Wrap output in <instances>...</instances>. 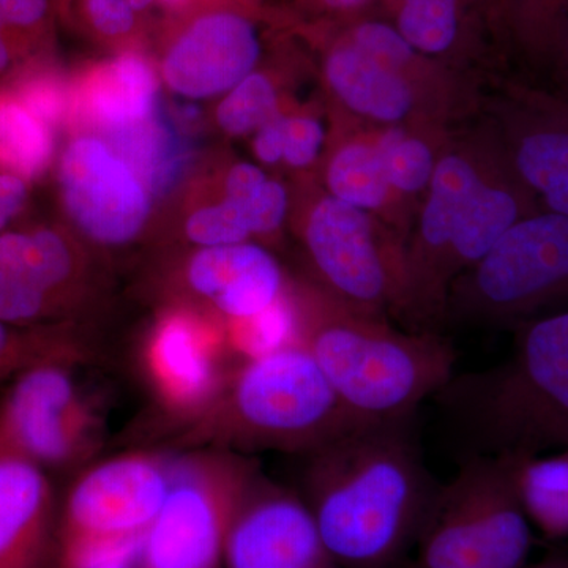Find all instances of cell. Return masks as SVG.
<instances>
[{
    "label": "cell",
    "mask_w": 568,
    "mask_h": 568,
    "mask_svg": "<svg viewBox=\"0 0 568 568\" xmlns=\"http://www.w3.org/2000/svg\"><path fill=\"white\" fill-rule=\"evenodd\" d=\"M540 211L487 118L455 129L407 233L398 323L440 332L452 284Z\"/></svg>",
    "instance_id": "obj_1"
},
{
    "label": "cell",
    "mask_w": 568,
    "mask_h": 568,
    "mask_svg": "<svg viewBox=\"0 0 568 568\" xmlns=\"http://www.w3.org/2000/svg\"><path fill=\"white\" fill-rule=\"evenodd\" d=\"M414 418L365 422L306 454L302 497L342 568H395L414 547L439 485Z\"/></svg>",
    "instance_id": "obj_2"
},
{
    "label": "cell",
    "mask_w": 568,
    "mask_h": 568,
    "mask_svg": "<svg viewBox=\"0 0 568 568\" xmlns=\"http://www.w3.org/2000/svg\"><path fill=\"white\" fill-rule=\"evenodd\" d=\"M499 364L435 395L465 457H534L568 448V310L515 328Z\"/></svg>",
    "instance_id": "obj_3"
},
{
    "label": "cell",
    "mask_w": 568,
    "mask_h": 568,
    "mask_svg": "<svg viewBox=\"0 0 568 568\" xmlns=\"http://www.w3.org/2000/svg\"><path fill=\"white\" fill-rule=\"evenodd\" d=\"M293 302L297 342L361 422L414 417L455 375L457 353L440 332L402 331L387 317L339 304L320 287L293 295Z\"/></svg>",
    "instance_id": "obj_4"
},
{
    "label": "cell",
    "mask_w": 568,
    "mask_h": 568,
    "mask_svg": "<svg viewBox=\"0 0 568 568\" xmlns=\"http://www.w3.org/2000/svg\"><path fill=\"white\" fill-rule=\"evenodd\" d=\"M308 36L339 118L358 125L458 129L487 100L480 78L422 54L381 13Z\"/></svg>",
    "instance_id": "obj_5"
},
{
    "label": "cell",
    "mask_w": 568,
    "mask_h": 568,
    "mask_svg": "<svg viewBox=\"0 0 568 568\" xmlns=\"http://www.w3.org/2000/svg\"><path fill=\"white\" fill-rule=\"evenodd\" d=\"M213 406L220 435L246 448L306 455L365 424L339 402L301 343L242 358Z\"/></svg>",
    "instance_id": "obj_6"
},
{
    "label": "cell",
    "mask_w": 568,
    "mask_h": 568,
    "mask_svg": "<svg viewBox=\"0 0 568 568\" xmlns=\"http://www.w3.org/2000/svg\"><path fill=\"white\" fill-rule=\"evenodd\" d=\"M568 310V215L540 211L511 226L458 276L444 325L510 328Z\"/></svg>",
    "instance_id": "obj_7"
},
{
    "label": "cell",
    "mask_w": 568,
    "mask_h": 568,
    "mask_svg": "<svg viewBox=\"0 0 568 568\" xmlns=\"http://www.w3.org/2000/svg\"><path fill=\"white\" fill-rule=\"evenodd\" d=\"M413 548L414 568H525L532 526L507 458H463L437 485Z\"/></svg>",
    "instance_id": "obj_8"
},
{
    "label": "cell",
    "mask_w": 568,
    "mask_h": 568,
    "mask_svg": "<svg viewBox=\"0 0 568 568\" xmlns=\"http://www.w3.org/2000/svg\"><path fill=\"white\" fill-rule=\"evenodd\" d=\"M302 241L323 293L357 312L399 320L405 280L402 235L324 190L306 212Z\"/></svg>",
    "instance_id": "obj_9"
},
{
    "label": "cell",
    "mask_w": 568,
    "mask_h": 568,
    "mask_svg": "<svg viewBox=\"0 0 568 568\" xmlns=\"http://www.w3.org/2000/svg\"><path fill=\"white\" fill-rule=\"evenodd\" d=\"M256 470L237 458L170 467V489L142 541L141 568H220Z\"/></svg>",
    "instance_id": "obj_10"
},
{
    "label": "cell",
    "mask_w": 568,
    "mask_h": 568,
    "mask_svg": "<svg viewBox=\"0 0 568 568\" xmlns=\"http://www.w3.org/2000/svg\"><path fill=\"white\" fill-rule=\"evenodd\" d=\"M170 489V467L142 455L111 458L71 487L59 525V551L89 541L144 538Z\"/></svg>",
    "instance_id": "obj_11"
},
{
    "label": "cell",
    "mask_w": 568,
    "mask_h": 568,
    "mask_svg": "<svg viewBox=\"0 0 568 568\" xmlns=\"http://www.w3.org/2000/svg\"><path fill=\"white\" fill-rule=\"evenodd\" d=\"M71 362H47L14 377L0 405V458L63 466L88 448L91 422Z\"/></svg>",
    "instance_id": "obj_12"
},
{
    "label": "cell",
    "mask_w": 568,
    "mask_h": 568,
    "mask_svg": "<svg viewBox=\"0 0 568 568\" xmlns=\"http://www.w3.org/2000/svg\"><path fill=\"white\" fill-rule=\"evenodd\" d=\"M503 84L485 100V118L541 209L568 215V97L521 81Z\"/></svg>",
    "instance_id": "obj_13"
},
{
    "label": "cell",
    "mask_w": 568,
    "mask_h": 568,
    "mask_svg": "<svg viewBox=\"0 0 568 568\" xmlns=\"http://www.w3.org/2000/svg\"><path fill=\"white\" fill-rule=\"evenodd\" d=\"M173 32L163 55V77L173 91L205 99L231 91L263 58L254 11L231 6L197 7Z\"/></svg>",
    "instance_id": "obj_14"
},
{
    "label": "cell",
    "mask_w": 568,
    "mask_h": 568,
    "mask_svg": "<svg viewBox=\"0 0 568 568\" xmlns=\"http://www.w3.org/2000/svg\"><path fill=\"white\" fill-rule=\"evenodd\" d=\"M379 13L422 54L480 78L508 61L504 0H381Z\"/></svg>",
    "instance_id": "obj_15"
},
{
    "label": "cell",
    "mask_w": 568,
    "mask_h": 568,
    "mask_svg": "<svg viewBox=\"0 0 568 568\" xmlns=\"http://www.w3.org/2000/svg\"><path fill=\"white\" fill-rule=\"evenodd\" d=\"M226 568H342L304 497L254 478L226 538Z\"/></svg>",
    "instance_id": "obj_16"
},
{
    "label": "cell",
    "mask_w": 568,
    "mask_h": 568,
    "mask_svg": "<svg viewBox=\"0 0 568 568\" xmlns=\"http://www.w3.org/2000/svg\"><path fill=\"white\" fill-rule=\"evenodd\" d=\"M61 183L71 220L99 244H126L148 220L144 189L103 142L92 138L71 142L63 153Z\"/></svg>",
    "instance_id": "obj_17"
},
{
    "label": "cell",
    "mask_w": 568,
    "mask_h": 568,
    "mask_svg": "<svg viewBox=\"0 0 568 568\" xmlns=\"http://www.w3.org/2000/svg\"><path fill=\"white\" fill-rule=\"evenodd\" d=\"M227 334L190 315L160 320L142 353L145 375L166 409L189 416L211 409L226 384Z\"/></svg>",
    "instance_id": "obj_18"
},
{
    "label": "cell",
    "mask_w": 568,
    "mask_h": 568,
    "mask_svg": "<svg viewBox=\"0 0 568 568\" xmlns=\"http://www.w3.org/2000/svg\"><path fill=\"white\" fill-rule=\"evenodd\" d=\"M59 525L43 467L0 458V568H58Z\"/></svg>",
    "instance_id": "obj_19"
},
{
    "label": "cell",
    "mask_w": 568,
    "mask_h": 568,
    "mask_svg": "<svg viewBox=\"0 0 568 568\" xmlns=\"http://www.w3.org/2000/svg\"><path fill=\"white\" fill-rule=\"evenodd\" d=\"M186 280L231 323L260 315L286 294L275 257L248 242L204 246L190 261Z\"/></svg>",
    "instance_id": "obj_20"
},
{
    "label": "cell",
    "mask_w": 568,
    "mask_h": 568,
    "mask_svg": "<svg viewBox=\"0 0 568 568\" xmlns=\"http://www.w3.org/2000/svg\"><path fill=\"white\" fill-rule=\"evenodd\" d=\"M73 271L69 245L52 231L0 235V321L20 325L47 315Z\"/></svg>",
    "instance_id": "obj_21"
},
{
    "label": "cell",
    "mask_w": 568,
    "mask_h": 568,
    "mask_svg": "<svg viewBox=\"0 0 568 568\" xmlns=\"http://www.w3.org/2000/svg\"><path fill=\"white\" fill-rule=\"evenodd\" d=\"M324 189L376 216L406 241L417 211L392 189L373 126L339 118L338 134L324 164Z\"/></svg>",
    "instance_id": "obj_22"
},
{
    "label": "cell",
    "mask_w": 568,
    "mask_h": 568,
    "mask_svg": "<svg viewBox=\"0 0 568 568\" xmlns=\"http://www.w3.org/2000/svg\"><path fill=\"white\" fill-rule=\"evenodd\" d=\"M454 130L436 125L376 129L388 182L394 192L416 211Z\"/></svg>",
    "instance_id": "obj_23"
},
{
    "label": "cell",
    "mask_w": 568,
    "mask_h": 568,
    "mask_svg": "<svg viewBox=\"0 0 568 568\" xmlns=\"http://www.w3.org/2000/svg\"><path fill=\"white\" fill-rule=\"evenodd\" d=\"M88 84L89 110L104 125L129 130L151 114L155 78L148 62L134 52L104 63Z\"/></svg>",
    "instance_id": "obj_24"
},
{
    "label": "cell",
    "mask_w": 568,
    "mask_h": 568,
    "mask_svg": "<svg viewBox=\"0 0 568 568\" xmlns=\"http://www.w3.org/2000/svg\"><path fill=\"white\" fill-rule=\"evenodd\" d=\"M507 458L530 526L549 540L568 537V448L534 457Z\"/></svg>",
    "instance_id": "obj_25"
},
{
    "label": "cell",
    "mask_w": 568,
    "mask_h": 568,
    "mask_svg": "<svg viewBox=\"0 0 568 568\" xmlns=\"http://www.w3.org/2000/svg\"><path fill=\"white\" fill-rule=\"evenodd\" d=\"M510 58L549 71L568 24V0H504Z\"/></svg>",
    "instance_id": "obj_26"
},
{
    "label": "cell",
    "mask_w": 568,
    "mask_h": 568,
    "mask_svg": "<svg viewBox=\"0 0 568 568\" xmlns=\"http://www.w3.org/2000/svg\"><path fill=\"white\" fill-rule=\"evenodd\" d=\"M52 152L50 130L18 104L0 103V162L26 178L44 170Z\"/></svg>",
    "instance_id": "obj_27"
},
{
    "label": "cell",
    "mask_w": 568,
    "mask_h": 568,
    "mask_svg": "<svg viewBox=\"0 0 568 568\" xmlns=\"http://www.w3.org/2000/svg\"><path fill=\"white\" fill-rule=\"evenodd\" d=\"M280 112L275 81L256 69L231 89L216 111V119L224 132L242 136L257 132Z\"/></svg>",
    "instance_id": "obj_28"
},
{
    "label": "cell",
    "mask_w": 568,
    "mask_h": 568,
    "mask_svg": "<svg viewBox=\"0 0 568 568\" xmlns=\"http://www.w3.org/2000/svg\"><path fill=\"white\" fill-rule=\"evenodd\" d=\"M80 354L63 338L22 334L14 324L0 321V383L47 362L77 361Z\"/></svg>",
    "instance_id": "obj_29"
},
{
    "label": "cell",
    "mask_w": 568,
    "mask_h": 568,
    "mask_svg": "<svg viewBox=\"0 0 568 568\" xmlns=\"http://www.w3.org/2000/svg\"><path fill=\"white\" fill-rule=\"evenodd\" d=\"M186 235L201 246H222L244 244L253 233L244 205L224 200L193 213L186 222Z\"/></svg>",
    "instance_id": "obj_30"
},
{
    "label": "cell",
    "mask_w": 568,
    "mask_h": 568,
    "mask_svg": "<svg viewBox=\"0 0 568 568\" xmlns=\"http://www.w3.org/2000/svg\"><path fill=\"white\" fill-rule=\"evenodd\" d=\"M159 0H82L88 24L106 40H125L141 26V18Z\"/></svg>",
    "instance_id": "obj_31"
},
{
    "label": "cell",
    "mask_w": 568,
    "mask_h": 568,
    "mask_svg": "<svg viewBox=\"0 0 568 568\" xmlns=\"http://www.w3.org/2000/svg\"><path fill=\"white\" fill-rule=\"evenodd\" d=\"M298 24L305 32L336 28L379 13L381 0H291Z\"/></svg>",
    "instance_id": "obj_32"
},
{
    "label": "cell",
    "mask_w": 568,
    "mask_h": 568,
    "mask_svg": "<svg viewBox=\"0 0 568 568\" xmlns=\"http://www.w3.org/2000/svg\"><path fill=\"white\" fill-rule=\"evenodd\" d=\"M325 142H327V130L320 119L313 115L286 114L283 162L287 166L297 168V170L312 166L320 159Z\"/></svg>",
    "instance_id": "obj_33"
},
{
    "label": "cell",
    "mask_w": 568,
    "mask_h": 568,
    "mask_svg": "<svg viewBox=\"0 0 568 568\" xmlns=\"http://www.w3.org/2000/svg\"><path fill=\"white\" fill-rule=\"evenodd\" d=\"M245 209L253 235L274 234L286 220L290 211V193L282 183L268 179Z\"/></svg>",
    "instance_id": "obj_34"
},
{
    "label": "cell",
    "mask_w": 568,
    "mask_h": 568,
    "mask_svg": "<svg viewBox=\"0 0 568 568\" xmlns=\"http://www.w3.org/2000/svg\"><path fill=\"white\" fill-rule=\"evenodd\" d=\"M26 110L40 122H55L65 110V95L62 88L51 81L33 82L24 92Z\"/></svg>",
    "instance_id": "obj_35"
},
{
    "label": "cell",
    "mask_w": 568,
    "mask_h": 568,
    "mask_svg": "<svg viewBox=\"0 0 568 568\" xmlns=\"http://www.w3.org/2000/svg\"><path fill=\"white\" fill-rule=\"evenodd\" d=\"M50 0H0V17L7 29L31 31L47 22Z\"/></svg>",
    "instance_id": "obj_36"
},
{
    "label": "cell",
    "mask_w": 568,
    "mask_h": 568,
    "mask_svg": "<svg viewBox=\"0 0 568 568\" xmlns=\"http://www.w3.org/2000/svg\"><path fill=\"white\" fill-rule=\"evenodd\" d=\"M267 175L252 163L235 164L226 179V200L245 205L256 196L267 182Z\"/></svg>",
    "instance_id": "obj_37"
},
{
    "label": "cell",
    "mask_w": 568,
    "mask_h": 568,
    "mask_svg": "<svg viewBox=\"0 0 568 568\" xmlns=\"http://www.w3.org/2000/svg\"><path fill=\"white\" fill-rule=\"evenodd\" d=\"M284 126H286V114L280 112L257 130L253 148L261 162L265 164L283 162Z\"/></svg>",
    "instance_id": "obj_38"
},
{
    "label": "cell",
    "mask_w": 568,
    "mask_h": 568,
    "mask_svg": "<svg viewBox=\"0 0 568 568\" xmlns=\"http://www.w3.org/2000/svg\"><path fill=\"white\" fill-rule=\"evenodd\" d=\"M26 200L24 183L13 175H0V230L6 226Z\"/></svg>",
    "instance_id": "obj_39"
},
{
    "label": "cell",
    "mask_w": 568,
    "mask_h": 568,
    "mask_svg": "<svg viewBox=\"0 0 568 568\" xmlns=\"http://www.w3.org/2000/svg\"><path fill=\"white\" fill-rule=\"evenodd\" d=\"M159 3L160 6L166 7L168 10L173 11H186L205 6H231L256 13L260 0H159Z\"/></svg>",
    "instance_id": "obj_40"
},
{
    "label": "cell",
    "mask_w": 568,
    "mask_h": 568,
    "mask_svg": "<svg viewBox=\"0 0 568 568\" xmlns=\"http://www.w3.org/2000/svg\"><path fill=\"white\" fill-rule=\"evenodd\" d=\"M549 73L555 74V77L558 78V80L562 81L564 84L568 85V24L566 33H564V39L562 41H560L558 55H556V61L555 63H552ZM558 93H560V95L568 97V88L566 92Z\"/></svg>",
    "instance_id": "obj_41"
},
{
    "label": "cell",
    "mask_w": 568,
    "mask_h": 568,
    "mask_svg": "<svg viewBox=\"0 0 568 568\" xmlns=\"http://www.w3.org/2000/svg\"><path fill=\"white\" fill-rule=\"evenodd\" d=\"M525 568H568V549H559V551L551 552L547 558Z\"/></svg>",
    "instance_id": "obj_42"
},
{
    "label": "cell",
    "mask_w": 568,
    "mask_h": 568,
    "mask_svg": "<svg viewBox=\"0 0 568 568\" xmlns=\"http://www.w3.org/2000/svg\"><path fill=\"white\" fill-rule=\"evenodd\" d=\"M6 32V22H3L2 17H0V70L6 69L10 62L9 41H7Z\"/></svg>",
    "instance_id": "obj_43"
}]
</instances>
